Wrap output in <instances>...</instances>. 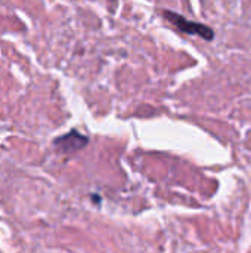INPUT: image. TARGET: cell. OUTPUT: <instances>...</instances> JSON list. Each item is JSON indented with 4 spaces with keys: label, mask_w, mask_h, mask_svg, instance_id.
<instances>
[{
    "label": "cell",
    "mask_w": 251,
    "mask_h": 253,
    "mask_svg": "<svg viewBox=\"0 0 251 253\" xmlns=\"http://www.w3.org/2000/svg\"><path fill=\"white\" fill-rule=\"evenodd\" d=\"M164 16L172 22L175 24L180 31L183 33H188V34H197L206 40H212L215 37V33L210 27L204 25V24H200V22H194V21H189L186 18H183L182 15L179 13H175L172 10H164Z\"/></svg>",
    "instance_id": "6da1fadb"
},
{
    "label": "cell",
    "mask_w": 251,
    "mask_h": 253,
    "mask_svg": "<svg viewBox=\"0 0 251 253\" xmlns=\"http://www.w3.org/2000/svg\"><path fill=\"white\" fill-rule=\"evenodd\" d=\"M87 144V138L78 133L77 130H71L70 133L55 139V145L62 151H75L83 148Z\"/></svg>",
    "instance_id": "7a4b0ae2"
}]
</instances>
